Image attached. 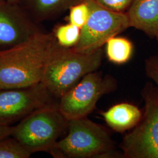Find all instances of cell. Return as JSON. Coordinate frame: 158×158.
I'll list each match as a JSON object with an SVG mask.
<instances>
[{
	"label": "cell",
	"mask_w": 158,
	"mask_h": 158,
	"mask_svg": "<svg viewBox=\"0 0 158 158\" xmlns=\"http://www.w3.org/2000/svg\"><path fill=\"white\" fill-rule=\"evenodd\" d=\"M68 123L58 104L49 105L35 111L13 127L11 136L31 154L50 152L68 129Z\"/></svg>",
	"instance_id": "4"
},
{
	"label": "cell",
	"mask_w": 158,
	"mask_h": 158,
	"mask_svg": "<svg viewBox=\"0 0 158 158\" xmlns=\"http://www.w3.org/2000/svg\"><path fill=\"white\" fill-rule=\"evenodd\" d=\"M145 69L147 77L152 80L158 89V56L147 59L145 63Z\"/></svg>",
	"instance_id": "18"
},
{
	"label": "cell",
	"mask_w": 158,
	"mask_h": 158,
	"mask_svg": "<svg viewBox=\"0 0 158 158\" xmlns=\"http://www.w3.org/2000/svg\"><path fill=\"white\" fill-rule=\"evenodd\" d=\"M11 136L0 139V158H28L31 153Z\"/></svg>",
	"instance_id": "15"
},
{
	"label": "cell",
	"mask_w": 158,
	"mask_h": 158,
	"mask_svg": "<svg viewBox=\"0 0 158 158\" xmlns=\"http://www.w3.org/2000/svg\"><path fill=\"white\" fill-rule=\"evenodd\" d=\"M108 59L115 64H124L132 56L134 47L130 40L115 36L108 40L106 44Z\"/></svg>",
	"instance_id": "13"
},
{
	"label": "cell",
	"mask_w": 158,
	"mask_h": 158,
	"mask_svg": "<svg viewBox=\"0 0 158 158\" xmlns=\"http://www.w3.org/2000/svg\"><path fill=\"white\" fill-rule=\"evenodd\" d=\"M68 130L51 150L53 157L104 158L113 155L114 143L107 130L87 117L69 120Z\"/></svg>",
	"instance_id": "3"
},
{
	"label": "cell",
	"mask_w": 158,
	"mask_h": 158,
	"mask_svg": "<svg viewBox=\"0 0 158 158\" xmlns=\"http://www.w3.org/2000/svg\"><path fill=\"white\" fill-rule=\"evenodd\" d=\"M83 0H21L20 4L40 23L62 14Z\"/></svg>",
	"instance_id": "11"
},
{
	"label": "cell",
	"mask_w": 158,
	"mask_h": 158,
	"mask_svg": "<svg viewBox=\"0 0 158 158\" xmlns=\"http://www.w3.org/2000/svg\"><path fill=\"white\" fill-rule=\"evenodd\" d=\"M102 6L115 11L126 12L133 0H95Z\"/></svg>",
	"instance_id": "17"
},
{
	"label": "cell",
	"mask_w": 158,
	"mask_h": 158,
	"mask_svg": "<svg viewBox=\"0 0 158 158\" xmlns=\"http://www.w3.org/2000/svg\"><path fill=\"white\" fill-rule=\"evenodd\" d=\"M156 40H158V36H156Z\"/></svg>",
	"instance_id": "22"
},
{
	"label": "cell",
	"mask_w": 158,
	"mask_h": 158,
	"mask_svg": "<svg viewBox=\"0 0 158 158\" xmlns=\"http://www.w3.org/2000/svg\"></svg>",
	"instance_id": "23"
},
{
	"label": "cell",
	"mask_w": 158,
	"mask_h": 158,
	"mask_svg": "<svg viewBox=\"0 0 158 158\" xmlns=\"http://www.w3.org/2000/svg\"><path fill=\"white\" fill-rule=\"evenodd\" d=\"M13 127L11 125L0 124V139L11 136Z\"/></svg>",
	"instance_id": "19"
},
{
	"label": "cell",
	"mask_w": 158,
	"mask_h": 158,
	"mask_svg": "<svg viewBox=\"0 0 158 158\" xmlns=\"http://www.w3.org/2000/svg\"><path fill=\"white\" fill-rule=\"evenodd\" d=\"M102 56V48L82 53L61 46L48 63L42 83L52 96L60 99L85 75L97 71Z\"/></svg>",
	"instance_id": "2"
},
{
	"label": "cell",
	"mask_w": 158,
	"mask_h": 158,
	"mask_svg": "<svg viewBox=\"0 0 158 158\" xmlns=\"http://www.w3.org/2000/svg\"><path fill=\"white\" fill-rule=\"evenodd\" d=\"M113 77L95 71L87 74L60 98L58 108L68 120L86 117L102 96L116 87Z\"/></svg>",
	"instance_id": "7"
},
{
	"label": "cell",
	"mask_w": 158,
	"mask_h": 158,
	"mask_svg": "<svg viewBox=\"0 0 158 158\" xmlns=\"http://www.w3.org/2000/svg\"><path fill=\"white\" fill-rule=\"evenodd\" d=\"M126 13L130 27L156 38L158 35V0H133Z\"/></svg>",
	"instance_id": "10"
},
{
	"label": "cell",
	"mask_w": 158,
	"mask_h": 158,
	"mask_svg": "<svg viewBox=\"0 0 158 158\" xmlns=\"http://www.w3.org/2000/svg\"><path fill=\"white\" fill-rule=\"evenodd\" d=\"M143 113L121 143L124 158H158V89L148 83L142 91Z\"/></svg>",
	"instance_id": "5"
},
{
	"label": "cell",
	"mask_w": 158,
	"mask_h": 158,
	"mask_svg": "<svg viewBox=\"0 0 158 158\" xmlns=\"http://www.w3.org/2000/svg\"><path fill=\"white\" fill-rule=\"evenodd\" d=\"M81 29L70 23L57 27L53 32L58 44L65 48H72L78 42Z\"/></svg>",
	"instance_id": "14"
},
{
	"label": "cell",
	"mask_w": 158,
	"mask_h": 158,
	"mask_svg": "<svg viewBox=\"0 0 158 158\" xmlns=\"http://www.w3.org/2000/svg\"><path fill=\"white\" fill-rule=\"evenodd\" d=\"M52 97L42 83L0 90V124L11 125L40 108L52 105Z\"/></svg>",
	"instance_id": "8"
},
{
	"label": "cell",
	"mask_w": 158,
	"mask_h": 158,
	"mask_svg": "<svg viewBox=\"0 0 158 158\" xmlns=\"http://www.w3.org/2000/svg\"><path fill=\"white\" fill-rule=\"evenodd\" d=\"M69 23L81 29L87 22L90 14V8L85 0L69 8Z\"/></svg>",
	"instance_id": "16"
},
{
	"label": "cell",
	"mask_w": 158,
	"mask_h": 158,
	"mask_svg": "<svg viewBox=\"0 0 158 158\" xmlns=\"http://www.w3.org/2000/svg\"><path fill=\"white\" fill-rule=\"evenodd\" d=\"M7 2L12 4H20L21 0H6Z\"/></svg>",
	"instance_id": "20"
},
{
	"label": "cell",
	"mask_w": 158,
	"mask_h": 158,
	"mask_svg": "<svg viewBox=\"0 0 158 158\" xmlns=\"http://www.w3.org/2000/svg\"><path fill=\"white\" fill-rule=\"evenodd\" d=\"M6 1V0H0V2H3V1Z\"/></svg>",
	"instance_id": "21"
},
{
	"label": "cell",
	"mask_w": 158,
	"mask_h": 158,
	"mask_svg": "<svg viewBox=\"0 0 158 158\" xmlns=\"http://www.w3.org/2000/svg\"><path fill=\"white\" fill-rule=\"evenodd\" d=\"M42 31L20 4L0 2V51L18 45Z\"/></svg>",
	"instance_id": "9"
},
{
	"label": "cell",
	"mask_w": 158,
	"mask_h": 158,
	"mask_svg": "<svg viewBox=\"0 0 158 158\" xmlns=\"http://www.w3.org/2000/svg\"><path fill=\"white\" fill-rule=\"evenodd\" d=\"M102 115L111 128L122 132L134 128L141 118L142 113L135 105L122 102L113 106Z\"/></svg>",
	"instance_id": "12"
},
{
	"label": "cell",
	"mask_w": 158,
	"mask_h": 158,
	"mask_svg": "<svg viewBox=\"0 0 158 158\" xmlns=\"http://www.w3.org/2000/svg\"><path fill=\"white\" fill-rule=\"evenodd\" d=\"M61 47L54 32H37L28 40L0 51V90L42 83L46 68Z\"/></svg>",
	"instance_id": "1"
},
{
	"label": "cell",
	"mask_w": 158,
	"mask_h": 158,
	"mask_svg": "<svg viewBox=\"0 0 158 158\" xmlns=\"http://www.w3.org/2000/svg\"><path fill=\"white\" fill-rule=\"evenodd\" d=\"M90 8L87 22L81 29L75 52L90 53L101 49L108 40L130 28L126 12H119L102 6L95 0H85Z\"/></svg>",
	"instance_id": "6"
}]
</instances>
